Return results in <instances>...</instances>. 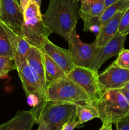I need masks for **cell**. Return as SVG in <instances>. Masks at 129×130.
<instances>
[{
    "mask_svg": "<svg viewBox=\"0 0 129 130\" xmlns=\"http://www.w3.org/2000/svg\"><path fill=\"white\" fill-rule=\"evenodd\" d=\"M78 0H49L47 11L42 15L46 26L68 41L80 18Z\"/></svg>",
    "mask_w": 129,
    "mask_h": 130,
    "instance_id": "1",
    "label": "cell"
},
{
    "mask_svg": "<svg viewBox=\"0 0 129 130\" xmlns=\"http://www.w3.org/2000/svg\"><path fill=\"white\" fill-rule=\"evenodd\" d=\"M103 122L115 124L129 113V104L118 89L104 91L100 97L91 102Z\"/></svg>",
    "mask_w": 129,
    "mask_h": 130,
    "instance_id": "2",
    "label": "cell"
},
{
    "mask_svg": "<svg viewBox=\"0 0 129 130\" xmlns=\"http://www.w3.org/2000/svg\"><path fill=\"white\" fill-rule=\"evenodd\" d=\"M40 6L34 0H31L24 13L22 25L23 38L31 46L41 49L51 32L44 24Z\"/></svg>",
    "mask_w": 129,
    "mask_h": 130,
    "instance_id": "3",
    "label": "cell"
},
{
    "mask_svg": "<svg viewBox=\"0 0 129 130\" xmlns=\"http://www.w3.org/2000/svg\"><path fill=\"white\" fill-rule=\"evenodd\" d=\"M48 101L85 104L91 102L84 90L68 76L51 83L46 88Z\"/></svg>",
    "mask_w": 129,
    "mask_h": 130,
    "instance_id": "4",
    "label": "cell"
},
{
    "mask_svg": "<svg viewBox=\"0 0 129 130\" xmlns=\"http://www.w3.org/2000/svg\"><path fill=\"white\" fill-rule=\"evenodd\" d=\"M16 71L21 80L22 87L27 96L30 95L37 96L39 100V104L35 107L32 108L30 111L32 113L35 120V123L38 124L40 120L42 111L48 102L46 97L45 91L37 80L27 62L25 61L17 67Z\"/></svg>",
    "mask_w": 129,
    "mask_h": 130,
    "instance_id": "5",
    "label": "cell"
},
{
    "mask_svg": "<svg viewBox=\"0 0 129 130\" xmlns=\"http://www.w3.org/2000/svg\"><path fill=\"white\" fill-rule=\"evenodd\" d=\"M77 105L70 102L48 101L42 111L40 120L46 123L48 130H61L68 120L76 116Z\"/></svg>",
    "mask_w": 129,
    "mask_h": 130,
    "instance_id": "6",
    "label": "cell"
},
{
    "mask_svg": "<svg viewBox=\"0 0 129 130\" xmlns=\"http://www.w3.org/2000/svg\"><path fill=\"white\" fill-rule=\"evenodd\" d=\"M97 76L98 72L91 69L76 66L67 75L84 90L91 102L99 99L103 92L98 83Z\"/></svg>",
    "mask_w": 129,
    "mask_h": 130,
    "instance_id": "7",
    "label": "cell"
},
{
    "mask_svg": "<svg viewBox=\"0 0 129 130\" xmlns=\"http://www.w3.org/2000/svg\"><path fill=\"white\" fill-rule=\"evenodd\" d=\"M68 42L69 51L75 65L89 68L97 52L96 41L91 43H83L77 35L76 29H74Z\"/></svg>",
    "mask_w": 129,
    "mask_h": 130,
    "instance_id": "8",
    "label": "cell"
},
{
    "mask_svg": "<svg viewBox=\"0 0 129 130\" xmlns=\"http://www.w3.org/2000/svg\"><path fill=\"white\" fill-rule=\"evenodd\" d=\"M0 21L23 38L24 13L18 3L14 0H1Z\"/></svg>",
    "mask_w": 129,
    "mask_h": 130,
    "instance_id": "9",
    "label": "cell"
},
{
    "mask_svg": "<svg viewBox=\"0 0 129 130\" xmlns=\"http://www.w3.org/2000/svg\"><path fill=\"white\" fill-rule=\"evenodd\" d=\"M97 81L103 91L122 88L129 82V70L121 68L113 63L104 72L98 74Z\"/></svg>",
    "mask_w": 129,
    "mask_h": 130,
    "instance_id": "10",
    "label": "cell"
},
{
    "mask_svg": "<svg viewBox=\"0 0 129 130\" xmlns=\"http://www.w3.org/2000/svg\"><path fill=\"white\" fill-rule=\"evenodd\" d=\"M126 36L118 32L116 35L103 46L97 48L92 63L89 67L92 71L98 72L102 65L109 58L118 55L124 49V44Z\"/></svg>",
    "mask_w": 129,
    "mask_h": 130,
    "instance_id": "11",
    "label": "cell"
},
{
    "mask_svg": "<svg viewBox=\"0 0 129 130\" xmlns=\"http://www.w3.org/2000/svg\"><path fill=\"white\" fill-rule=\"evenodd\" d=\"M40 51L49 56L63 69L67 75H68L75 66L69 50L63 49L58 46L50 41L49 39L45 41Z\"/></svg>",
    "mask_w": 129,
    "mask_h": 130,
    "instance_id": "12",
    "label": "cell"
},
{
    "mask_svg": "<svg viewBox=\"0 0 129 130\" xmlns=\"http://www.w3.org/2000/svg\"><path fill=\"white\" fill-rule=\"evenodd\" d=\"M2 25L9 37L13 53L14 60L16 67H18L22 63L27 60L28 53L31 46L24 38L14 32L3 23H2Z\"/></svg>",
    "mask_w": 129,
    "mask_h": 130,
    "instance_id": "13",
    "label": "cell"
},
{
    "mask_svg": "<svg viewBox=\"0 0 129 130\" xmlns=\"http://www.w3.org/2000/svg\"><path fill=\"white\" fill-rule=\"evenodd\" d=\"M27 62L46 93L47 85L42 52L39 48L31 46L28 53Z\"/></svg>",
    "mask_w": 129,
    "mask_h": 130,
    "instance_id": "14",
    "label": "cell"
},
{
    "mask_svg": "<svg viewBox=\"0 0 129 130\" xmlns=\"http://www.w3.org/2000/svg\"><path fill=\"white\" fill-rule=\"evenodd\" d=\"M35 123V118L30 110H20L11 119L0 125V130H32Z\"/></svg>",
    "mask_w": 129,
    "mask_h": 130,
    "instance_id": "15",
    "label": "cell"
},
{
    "mask_svg": "<svg viewBox=\"0 0 129 130\" xmlns=\"http://www.w3.org/2000/svg\"><path fill=\"white\" fill-rule=\"evenodd\" d=\"M124 11L117 13L110 21L101 27L96 39V48H99L108 43L118 32L119 25Z\"/></svg>",
    "mask_w": 129,
    "mask_h": 130,
    "instance_id": "16",
    "label": "cell"
},
{
    "mask_svg": "<svg viewBox=\"0 0 129 130\" xmlns=\"http://www.w3.org/2000/svg\"><path fill=\"white\" fill-rule=\"evenodd\" d=\"M106 9L104 0L93 1L91 10L87 13H80V18L84 23L83 30L87 32L91 30L95 26L99 30L100 19ZM99 31V30H98Z\"/></svg>",
    "mask_w": 129,
    "mask_h": 130,
    "instance_id": "17",
    "label": "cell"
},
{
    "mask_svg": "<svg viewBox=\"0 0 129 130\" xmlns=\"http://www.w3.org/2000/svg\"><path fill=\"white\" fill-rule=\"evenodd\" d=\"M42 55L47 86L56 80L67 77V75L63 71V69L58 65H57L49 56L44 53H42Z\"/></svg>",
    "mask_w": 129,
    "mask_h": 130,
    "instance_id": "18",
    "label": "cell"
},
{
    "mask_svg": "<svg viewBox=\"0 0 129 130\" xmlns=\"http://www.w3.org/2000/svg\"><path fill=\"white\" fill-rule=\"evenodd\" d=\"M76 118L79 124H82L94 118H99V114L91 102L77 105Z\"/></svg>",
    "mask_w": 129,
    "mask_h": 130,
    "instance_id": "19",
    "label": "cell"
},
{
    "mask_svg": "<svg viewBox=\"0 0 129 130\" xmlns=\"http://www.w3.org/2000/svg\"><path fill=\"white\" fill-rule=\"evenodd\" d=\"M129 7V0H118L106 8L100 19V27L110 21L117 13L125 11Z\"/></svg>",
    "mask_w": 129,
    "mask_h": 130,
    "instance_id": "20",
    "label": "cell"
},
{
    "mask_svg": "<svg viewBox=\"0 0 129 130\" xmlns=\"http://www.w3.org/2000/svg\"><path fill=\"white\" fill-rule=\"evenodd\" d=\"M0 56L14 58L9 37L0 21Z\"/></svg>",
    "mask_w": 129,
    "mask_h": 130,
    "instance_id": "21",
    "label": "cell"
},
{
    "mask_svg": "<svg viewBox=\"0 0 129 130\" xmlns=\"http://www.w3.org/2000/svg\"><path fill=\"white\" fill-rule=\"evenodd\" d=\"M16 69L17 67L14 58L5 56H0V73L6 76L10 71Z\"/></svg>",
    "mask_w": 129,
    "mask_h": 130,
    "instance_id": "22",
    "label": "cell"
},
{
    "mask_svg": "<svg viewBox=\"0 0 129 130\" xmlns=\"http://www.w3.org/2000/svg\"><path fill=\"white\" fill-rule=\"evenodd\" d=\"M113 63L121 68L129 70V50L123 49Z\"/></svg>",
    "mask_w": 129,
    "mask_h": 130,
    "instance_id": "23",
    "label": "cell"
},
{
    "mask_svg": "<svg viewBox=\"0 0 129 130\" xmlns=\"http://www.w3.org/2000/svg\"><path fill=\"white\" fill-rule=\"evenodd\" d=\"M118 32L127 36L129 33V7L124 11L119 25Z\"/></svg>",
    "mask_w": 129,
    "mask_h": 130,
    "instance_id": "24",
    "label": "cell"
},
{
    "mask_svg": "<svg viewBox=\"0 0 129 130\" xmlns=\"http://www.w3.org/2000/svg\"><path fill=\"white\" fill-rule=\"evenodd\" d=\"M115 124L116 130H129V113L118 121Z\"/></svg>",
    "mask_w": 129,
    "mask_h": 130,
    "instance_id": "25",
    "label": "cell"
},
{
    "mask_svg": "<svg viewBox=\"0 0 129 130\" xmlns=\"http://www.w3.org/2000/svg\"><path fill=\"white\" fill-rule=\"evenodd\" d=\"M79 125L78 121H77L76 116L70 120H68L65 124L63 125L61 130H73L76 127Z\"/></svg>",
    "mask_w": 129,
    "mask_h": 130,
    "instance_id": "26",
    "label": "cell"
},
{
    "mask_svg": "<svg viewBox=\"0 0 129 130\" xmlns=\"http://www.w3.org/2000/svg\"><path fill=\"white\" fill-rule=\"evenodd\" d=\"M93 0H81L80 13H87L91 10Z\"/></svg>",
    "mask_w": 129,
    "mask_h": 130,
    "instance_id": "27",
    "label": "cell"
},
{
    "mask_svg": "<svg viewBox=\"0 0 129 130\" xmlns=\"http://www.w3.org/2000/svg\"><path fill=\"white\" fill-rule=\"evenodd\" d=\"M99 130H113L112 123L110 122H103L102 126Z\"/></svg>",
    "mask_w": 129,
    "mask_h": 130,
    "instance_id": "28",
    "label": "cell"
},
{
    "mask_svg": "<svg viewBox=\"0 0 129 130\" xmlns=\"http://www.w3.org/2000/svg\"><path fill=\"white\" fill-rule=\"evenodd\" d=\"M20 3H19V5H20V8L22 9V11L23 13H24V11L26 9L27 6L29 5V2H30L31 0H19Z\"/></svg>",
    "mask_w": 129,
    "mask_h": 130,
    "instance_id": "29",
    "label": "cell"
},
{
    "mask_svg": "<svg viewBox=\"0 0 129 130\" xmlns=\"http://www.w3.org/2000/svg\"><path fill=\"white\" fill-rule=\"evenodd\" d=\"M38 124H39V128L37 130H48V125L43 120H40Z\"/></svg>",
    "mask_w": 129,
    "mask_h": 130,
    "instance_id": "30",
    "label": "cell"
},
{
    "mask_svg": "<svg viewBox=\"0 0 129 130\" xmlns=\"http://www.w3.org/2000/svg\"><path fill=\"white\" fill-rule=\"evenodd\" d=\"M118 90H120V91L122 93L123 95L125 96V97L126 98V100H127L128 103V104H129V91H128V90H126V89L123 88L118 89Z\"/></svg>",
    "mask_w": 129,
    "mask_h": 130,
    "instance_id": "31",
    "label": "cell"
},
{
    "mask_svg": "<svg viewBox=\"0 0 129 130\" xmlns=\"http://www.w3.org/2000/svg\"><path fill=\"white\" fill-rule=\"evenodd\" d=\"M118 0H104L105 6H106V8L108 7L109 6H110V5L113 4L114 3H115Z\"/></svg>",
    "mask_w": 129,
    "mask_h": 130,
    "instance_id": "32",
    "label": "cell"
},
{
    "mask_svg": "<svg viewBox=\"0 0 129 130\" xmlns=\"http://www.w3.org/2000/svg\"><path fill=\"white\" fill-rule=\"evenodd\" d=\"M123 88L126 89V90H127L128 91H129V82H128L127 83H126V85H125V86H124Z\"/></svg>",
    "mask_w": 129,
    "mask_h": 130,
    "instance_id": "33",
    "label": "cell"
},
{
    "mask_svg": "<svg viewBox=\"0 0 129 130\" xmlns=\"http://www.w3.org/2000/svg\"><path fill=\"white\" fill-rule=\"evenodd\" d=\"M34 1H35V2H36L37 3L38 5H39V6H40V4H41V1H42V0H34Z\"/></svg>",
    "mask_w": 129,
    "mask_h": 130,
    "instance_id": "34",
    "label": "cell"
},
{
    "mask_svg": "<svg viewBox=\"0 0 129 130\" xmlns=\"http://www.w3.org/2000/svg\"><path fill=\"white\" fill-rule=\"evenodd\" d=\"M3 76H4V75L3 74L0 73V78H1V77H3Z\"/></svg>",
    "mask_w": 129,
    "mask_h": 130,
    "instance_id": "35",
    "label": "cell"
},
{
    "mask_svg": "<svg viewBox=\"0 0 129 130\" xmlns=\"http://www.w3.org/2000/svg\"><path fill=\"white\" fill-rule=\"evenodd\" d=\"M0 14H1V0H0Z\"/></svg>",
    "mask_w": 129,
    "mask_h": 130,
    "instance_id": "36",
    "label": "cell"
},
{
    "mask_svg": "<svg viewBox=\"0 0 129 130\" xmlns=\"http://www.w3.org/2000/svg\"><path fill=\"white\" fill-rule=\"evenodd\" d=\"M14 1H16V2L18 3H19V0H14Z\"/></svg>",
    "mask_w": 129,
    "mask_h": 130,
    "instance_id": "37",
    "label": "cell"
},
{
    "mask_svg": "<svg viewBox=\"0 0 129 130\" xmlns=\"http://www.w3.org/2000/svg\"><path fill=\"white\" fill-rule=\"evenodd\" d=\"M93 1H97V0H93Z\"/></svg>",
    "mask_w": 129,
    "mask_h": 130,
    "instance_id": "38",
    "label": "cell"
},
{
    "mask_svg": "<svg viewBox=\"0 0 129 130\" xmlns=\"http://www.w3.org/2000/svg\"><path fill=\"white\" fill-rule=\"evenodd\" d=\"M78 1H79V0H78Z\"/></svg>",
    "mask_w": 129,
    "mask_h": 130,
    "instance_id": "39",
    "label": "cell"
}]
</instances>
